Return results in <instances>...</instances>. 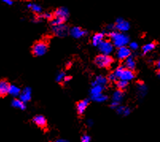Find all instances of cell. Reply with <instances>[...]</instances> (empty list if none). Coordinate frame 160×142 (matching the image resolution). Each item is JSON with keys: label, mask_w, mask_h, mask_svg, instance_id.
Returning <instances> with one entry per match:
<instances>
[{"label": "cell", "mask_w": 160, "mask_h": 142, "mask_svg": "<svg viewBox=\"0 0 160 142\" xmlns=\"http://www.w3.org/2000/svg\"><path fill=\"white\" fill-rule=\"evenodd\" d=\"M108 36L112 40V44L118 47V49L120 47L125 46L129 41V37L128 35H126L122 33H117V32H110L108 34Z\"/></svg>", "instance_id": "cell-1"}, {"label": "cell", "mask_w": 160, "mask_h": 142, "mask_svg": "<svg viewBox=\"0 0 160 142\" xmlns=\"http://www.w3.org/2000/svg\"><path fill=\"white\" fill-rule=\"evenodd\" d=\"M94 63L97 67L101 68H109L114 63V59L109 55L100 54L94 59Z\"/></svg>", "instance_id": "cell-2"}, {"label": "cell", "mask_w": 160, "mask_h": 142, "mask_svg": "<svg viewBox=\"0 0 160 142\" xmlns=\"http://www.w3.org/2000/svg\"><path fill=\"white\" fill-rule=\"evenodd\" d=\"M47 50H48V43L45 41H39L33 45L31 52L35 57H41L46 54Z\"/></svg>", "instance_id": "cell-3"}, {"label": "cell", "mask_w": 160, "mask_h": 142, "mask_svg": "<svg viewBox=\"0 0 160 142\" xmlns=\"http://www.w3.org/2000/svg\"><path fill=\"white\" fill-rule=\"evenodd\" d=\"M98 46L99 49L102 52V54L108 55L113 50V44L109 40H104Z\"/></svg>", "instance_id": "cell-4"}, {"label": "cell", "mask_w": 160, "mask_h": 142, "mask_svg": "<svg viewBox=\"0 0 160 142\" xmlns=\"http://www.w3.org/2000/svg\"><path fill=\"white\" fill-rule=\"evenodd\" d=\"M131 50L129 48L124 46V47H120L118 49L116 56L120 61H126L127 59L131 57Z\"/></svg>", "instance_id": "cell-5"}, {"label": "cell", "mask_w": 160, "mask_h": 142, "mask_svg": "<svg viewBox=\"0 0 160 142\" xmlns=\"http://www.w3.org/2000/svg\"><path fill=\"white\" fill-rule=\"evenodd\" d=\"M52 30H53V33L56 35V36L58 37H65L66 36L68 33H69V28L67 27V25H57V26H53L52 28Z\"/></svg>", "instance_id": "cell-6"}, {"label": "cell", "mask_w": 160, "mask_h": 142, "mask_svg": "<svg viewBox=\"0 0 160 142\" xmlns=\"http://www.w3.org/2000/svg\"><path fill=\"white\" fill-rule=\"evenodd\" d=\"M11 85L6 80V79H2L0 81V95L1 97L3 98L7 96V94L10 93Z\"/></svg>", "instance_id": "cell-7"}, {"label": "cell", "mask_w": 160, "mask_h": 142, "mask_svg": "<svg viewBox=\"0 0 160 142\" xmlns=\"http://www.w3.org/2000/svg\"><path fill=\"white\" fill-rule=\"evenodd\" d=\"M69 34L75 38H80L87 34V31H85L82 28L75 26V27H73L72 29H69Z\"/></svg>", "instance_id": "cell-8"}, {"label": "cell", "mask_w": 160, "mask_h": 142, "mask_svg": "<svg viewBox=\"0 0 160 142\" xmlns=\"http://www.w3.org/2000/svg\"><path fill=\"white\" fill-rule=\"evenodd\" d=\"M89 105V99H83L77 102V111L78 115H83L85 113V110L87 109L88 106Z\"/></svg>", "instance_id": "cell-9"}, {"label": "cell", "mask_w": 160, "mask_h": 142, "mask_svg": "<svg viewBox=\"0 0 160 142\" xmlns=\"http://www.w3.org/2000/svg\"><path fill=\"white\" fill-rule=\"evenodd\" d=\"M33 122L37 126L40 127V128L43 129L47 126V120L42 115H37V116H35L33 118Z\"/></svg>", "instance_id": "cell-10"}, {"label": "cell", "mask_w": 160, "mask_h": 142, "mask_svg": "<svg viewBox=\"0 0 160 142\" xmlns=\"http://www.w3.org/2000/svg\"><path fill=\"white\" fill-rule=\"evenodd\" d=\"M135 77V73L134 71L129 70V69H127V68H124V70L122 72L121 75L119 77V79H122V80H125V81H129V80H131Z\"/></svg>", "instance_id": "cell-11"}, {"label": "cell", "mask_w": 160, "mask_h": 142, "mask_svg": "<svg viewBox=\"0 0 160 142\" xmlns=\"http://www.w3.org/2000/svg\"><path fill=\"white\" fill-rule=\"evenodd\" d=\"M115 27L119 31L124 32L127 31V30L129 29L130 25H129L128 22H126V21L123 20V19H118V20L116 21V25H115Z\"/></svg>", "instance_id": "cell-12"}, {"label": "cell", "mask_w": 160, "mask_h": 142, "mask_svg": "<svg viewBox=\"0 0 160 142\" xmlns=\"http://www.w3.org/2000/svg\"><path fill=\"white\" fill-rule=\"evenodd\" d=\"M53 16L54 17H57V18H65V19H67L68 16H69V11L68 10L65 9V8H58L54 11L53 13Z\"/></svg>", "instance_id": "cell-13"}, {"label": "cell", "mask_w": 160, "mask_h": 142, "mask_svg": "<svg viewBox=\"0 0 160 142\" xmlns=\"http://www.w3.org/2000/svg\"><path fill=\"white\" fill-rule=\"evenodd\" d=\"M156 46H157V42H156V41H152V42L148 43V44L143 45L142 47L143 54H147V53H149L150 52H151L152 50L155 49Z\"/></svg>", "instance_id": "cell-14"}, {"label": "cell", "mask_w": 160, "mask_h": 142, "mask_svg": "<svg viewBox=\"0 0 160 142\" xmlns=\"http://www.w3.org/2000/svg\"><path fill=\"white\" fill-rule=\"evenodd\" d=\"M124 64H125V68L127 69H129V70L134 71L135 68V59L133 58L132 57H130L129 58H128L124 62Z\"/></svg>", "instance_id": "cell-15"}, {"label": "cell", "mask_w": 160, "mask_h": 142, "mask_svg": "<svg viewBox=\"0 0 160 142\" xmlns=\"http://www.w3.org/2000/svg\"><path fill=\"white\" fill-rule=\"evenodd\" d=\"M104 34H101V33H96L93 35L92 37V45L96 46V45H99L101 44L102 41H104Z\"/></svg>", "instance_id": "cell-16"}, {"label": "cell", "mask_w": 160, "mask_h": 142, "mask_svg": "<svg viewBox=\"0 0 160 142\" xmlns=\"http://www.w3.org/2000/svg\"><path fill=\"white\" fill-rule=\"evenodd\" d=\"M30 98H31V90H30V88H26L21 95V100L23 102H26L29 101L30 99Z\"/></svg>", "instance_id": "cell-17"}, {"label": "cell", "mask_w": 160, "mask_h": 142, "mask_svg": "<svg viewBox=\"0 0 160 142\" xmlns=\"http://www.w3.org/2000/svg\"><path fill=\"white\" fill-rule=\"evenodd\" d=\"M124 91L120 90H117L116 91H115L114 94H113V102H119L121 101L124 98Z\"/></svg>", "instance_id": "cell-18"}, {"label": "cell", "mask_w": 160, "mask_h": 142, "mask_svg": "<svg viewBox=\"0 0 160 142\" xmlns=\"http://www.w3.org/2000/svg\"><path fill=\"white\" fill-rule=\"evenodd\" d=\"M65 21H66V19H65V18H57V17H54V16H53V18L50 22L52 26H57V25H63Z\"/></svg>", "instance_id": "cell-19"}, {"label": "cell", "mask_w": 160, "mask_h": 142, "mask_svg": "<svg viewBox=\"0 0 160 142\" xmlns=\"http://www.w3.org/2000/svg\"><path fill=\"white\" fill-rule=\"evenodd\" d=\"M107 81H108V80H107V79H106L105 77L100 75V76H98L97 78H96V81L94 82L92 86L101 85V86H102V87H104V85H106Z\"/></svg>", "instance_id": "cell-20"}, {"label": "cell", "mask_w": 160, "mask_h": 142, "mask_svg": "<svg viewBox=\"0 0 160 142\" xmlns=\"http://www.w3.org/2000/svg\"><path fill=\"white\" fill-rule=\"evenodd\" d=\"M12 106L15 107V108H19L22 109V110H25L26 108L25 103L22 100L17 99H15L12 101Z\"/></svg>", "instance_id": "cell-21"}, {"label": "cell", "mask_w": 160, "mask_h": 142, "mask_svg": "<svg viewBox=\"0 0 160 142\" xmlns=\"http://www.w3.org/2000/svg\"><path fill=\"white\" fill-rule=\"evenodd\" d=\"M104 89V87L101 85H95L92 86V88L91 93L92 95L94 96V95H101L102 90Z\"/></svg>", "instance_id": "cell-22"}, {"label": "cell", "mask_w": 160, "mask_h": 142, "mask_svg": "<svg viewBox=\"0 0 160 142\" xmlns=\"http://www.w3.org/2000/svg\"><path fill=\"white\" fill-rule=\"evenodd\" d=\"M116 87L117 88H118V90H123V91H124V90H125V88L128 87V82L125 81V80L119 79V80H118V81L116 83Z\"/></svg>", "instance_id": "cell-23"}, {"label": "cell", "mask_w": 160, "mask_h": 142, "mask_svg": "<svg viewBox=\"0 0 160 142\" xmlns=\"http://www.w3.org/2000/svg\"><path fill=\"white\" fill-rule=\"evenodd\" d=\"M21 90L18 87H15L14 85H11V90H10V94L12 95H14V96H17L20 94Z\"/></svg>", "instance_id": "cell-24"}, {"label": "cell", "mask_w": 160, "mask_h": 142, "mask_svg": "<svg viewBox=\"0 0 160 142\" xmlns=\"http://www.w3.org/2000/svg\"><path fill=\"white\" fill-rule=\"evenodd\" d=\"M92 99L95 100V101L99 102H104L105 101V100H107V97L106 95H102V94H101V95H94V96H92Z\"/></svg>", "instance_id": "cell-25"}, {"label": "cell", "mask_w": 160, "mask_h": 142, "mask_svg": "<svg viewBox=\"0 0 160 142\" xmlns=\"http://www.w3.org/2000/svg\"><path fill=\"white\" fill-rule=\"evenodd\" d=\"M28 7L29 8H31V10H33V12H35V13H36V14H38V13H40L41 10V8L39 6H38V5L36 4H29L28 5Z\"/></svg>", "instance_id": "cell-26"}, {"label": "cell", "mask_w": 160, "mask_h": 142, "mask_svg": "<svg viewBox=\"0 0 160 142\" xmlns=\"http://www.w3.org/2000/svg\"><path fill=\"white\" fill-rule=\"evenodd\" d=\"M107 80L108 81H110L111 83H116L118 80V78H117L116 76V75H115L114 72H112V73H110L109 75H108V76H107Z\"/></svg>", "instance_id": "cell-27"}, {"label": "cell", "mask_w": 160, "mask_h": 142, "mask_svg": "<svg viewBox=\"0 0 160 142\" xmlns=\"http://www.w3.org/2000/svg\"><path fill=\"white\" fill-rule=\"evenodd\" d=\"M65 77V75L64 72H61V73L57 75V81L58 82V83H62V82H63V80H64Z\"/></svg>", "instance_id": "cell-28"}, {"label": "cell", "mask_w": 160, "mask_h": 142, "mask_svg": "<svg viewBox=\"0 0 160 142\" xmlns=\"http://www.w3.org/2000/svg\"><path fill=\"white\" fill-rule=\"evenodd\" d=\"M90 140H91V138H90L89 136L84 135L80 139V141H81L80 142H90Z\"/></svg>", "instance_id": "cell-29"}, {"label": "cell", "mask_w": 160, "mask_h": 142, "mask_svg": "<svg viewBox=\"0 0 160 142\" xmlns=\"http://www.w3.org/2000/svg\"><path fill=\"white\" fill-rule=\"evenodd\" d=\"M138 49V45L137 43L132 42L130 44V49L132 50H136Z\"/></svg>", "instance_id": "cell-30"}, {"label": "cell", "mask_w": 160, "mask_h": 142, "mask_svg": "<svg viewBox=\"0 0 160 142\" xmlns=\"http://www.w3.org/2000/svg\"><path fill=\"white\" fill-rule=\"evenodd\" d=\"M118 105H119V102H113L112 104H111V107L112 108H118Z\"/></svg>", "instance_id": "cell-31"}, {"label": "cell", "mask_w": 160, "mask_h": 142, "mask_svg": "<svg viewBox=\"0 0 160 142\" xmlns=\"http://www.w3.org/2000/svg\"><path fill=\"white\" fill-rule=\"evenodd\" d=\"M70 79H71V76H65L63 82H64V83H67V82H69Z\"/></svg>", "instance_id": "cell-32"}, {"label": "cell", "mask_w": 160, "mask_h": 142, "mask_svg": "<svg viewBox=\"0 0 160 142\" xmlns=\"http://www.w3.org/2000/svg\"><path fill=\"white\" fill-rule=\"evenodd\" d=\"M156 67L158 68V70H160V59L156 62Z\"/></svg>", "instance_id": "cell-33"}, {"label": "cell", "mask_w": 160, "mask_h": 142, "mask_svg": "<svg viewBox=\"0 0 160 142\" xmlns=\"http://www.w3.org/2000/svg\"><path fill=\"white\" fill-rule=\"evenodd\" d=\"M4 2L7 3L8 5H12V4H13V2H12V1H10V0H4Z\"/></svg>", "instance_id": "cell-34"}, {"label": "cell", "mask_w": 160, "mask_h": 142, "mask_svg": "<svg viewBox=\"0 0 160 142\" xmlns=\"http://www.w3.org/2000/svg\"><path fill=\"white\" fill-rule=\"evenodd\" d=\"M55 142H68V141H65V140H57V141H56Z\"/></svg>", "instance_id": "cell-35"}, {"label": "cell", "mask_w": 160, "mask_h": 142, "mask_svg": "<svg viewBox=\"0 0 160 142\" xmlns=\"http://www.w3.org/2000/svg\"><path fill=\"white\" fill-rule=\"evenodd\" d=\"M157 75L160 78V70H158V72H157Z\"/></svg>", "instance_id": "cell-36"}]
</instances>
